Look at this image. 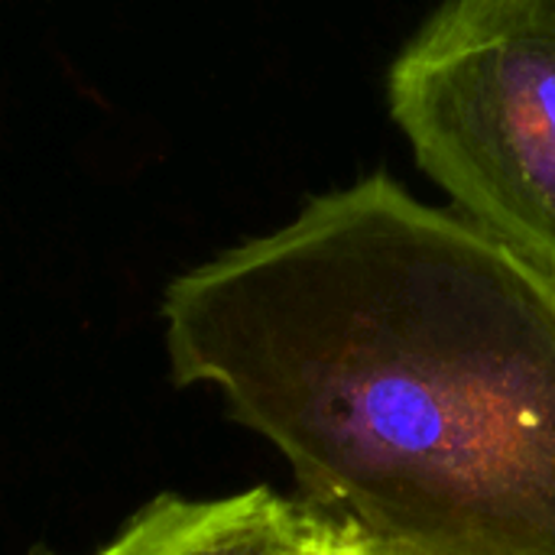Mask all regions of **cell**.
<instances>
[{
  "label": "cell",
  "mask_w": 555,
  "mask_h": 555,
  "mask_svg": "<svg viewBox=\"0 0 555 555\" xmlns=\"http://www.w3.org/2000/svg\"><path fill=\"white\" fill-rule=\"evenodd\" d=\"M179 387H215L319 517L403 555H555V270L387 172L163 296Z\"/></svg>",
  "instance_id": "cell-1"
},
{
  "label": "cell",
  "mask_w": 555,
  "mask_h": 555,
  "mask_svg": "<svg viewBox=\"0 0 555 555\" xmlns=\"http://www.w3.org/2000/svg\"><path fill=\"white\" fill-rule=\"evenodd\" d=\"M387 104L459 215L555 270V0H446Z\"/></svg>",
  "instance_id": "cell-2"
},
{
  "label": "cell",
  "mask_w": 555,
  "mask_h": 555,
  "mask_svg": "<svg viewBox=\"0 0 555 555\" xmlns=\"http://www.w3.org/2000/svg\"><path fill=\"white\" fill-rule=\"evenodd\" d=\"M312 520L302 501L270 488L211 501L159 494L91 555H286Z\"/></svg>",
  "instance_id": "cell-3"
},
{
  "label": "cell",
  "mask_w": 555,
  "mask_h": 555,
  "mask_svg": "<svg viewBox=\"0 0 555 555\" xmlns=\"http://www.w3.org/2000/svg\"><path fill=\"white\" fill-rule=\"evenodd\" d=\"M328 555H403L393 553V550H384L364 537H358L354 530L341 527V524H332L328 520Z\"/></svg>",
  "instance_id": "cell-4"
},
{
  "label": "cell",
  "mask_w": 555,
  "mask_h": 555,
  "mask_svg": "<svg viewBox=\"0 0 555 555\" xmlns=\"http://www.w3.org/2000/svg\"><path fill=\"white\" fill-rule=\"evenodd\" d=\"M312 514H315V511H312ZM286 555H328V520L315 514L309 533H306V537H302Z\"/></svg>",
  "instance_id": "cell-5"
}]
</instances>
